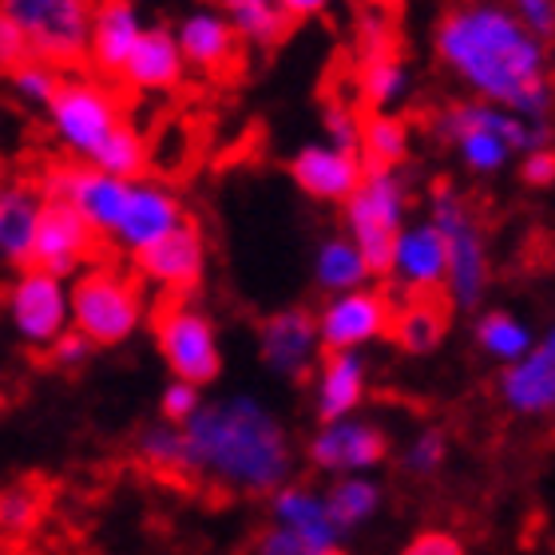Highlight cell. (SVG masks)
Wrapping results in <instances>:
<instances>
[{"mask_svg":"<svg viewBox=\"0 0 555 555\" xmlns=\"http://www.w3.org/2000/svg\"><path fill=\"white\" fill-rule=\"evenodd\" d=\"M433 48L444 72L473 100L512 116L547 124L552 112V56L547 40L528 28L504 0H456L440 12Z\"/></svg>","mask_w":555,"mask_h":555,"instance_id":"cell-1","label":"cell"},{"mask_svg":"<svg viewBox=\"0 0 555 555\" xmlns=\"http://www.w3.org/2000/svg\"><path fill=\"white\" fill-rule=\"evenodd\" d=\"M286 428L255 397L203 401L179 425V480L215 485L222 492H278L289 480Z\"/></svg>","mask_w":555,"mask_h":555,"instance_id":"cell-2","label":"cell"},{"mask_svg":"<svg viewBox=\"0 0 555 555\" xmlns=\"http://www.w3.org/2000/svg\"><path fill=\"white\" fill-rule=\"evenodd\" d=\"M433 135L456 147V159L473 175H496L512 163V155L552 147V128L532 124L504 112V107L480 104V100H456L433 116Z\"/></svg>","mask_w":555,"mask_h":555,"instance_id":"cell-3","label":"cell"},{"mask_svg":"<svg viewBox=\"0 0 555 555\" xmlns=\"http://www.w3.org/2000/svg\"><path fill=\"white\" fill-rule=\"evenodd\" d=\"M44 112L60 147L88 167L100 159V151L112 143V135L128 124V112H124L116 88L95 80V76H76V72L60 76Z\"/></svg>","mask_w":555,"mask_h":555,"instance_id":"cell-4","label":"cell"},{"mask_svg":"<svg viewBox=\"0 0 555 555\" xmlns=\"http://www.w3.org/2000/svg\"><path fill=\"white\" fill-rule=\"evenodd\" d=\"M428 222L444 238V289H440V298L456 310H473L488 289V243L468 198L452 183H437L428 191Z\"/></svg>","mask_w":555,"mask_h":555,"instance_id":"cell-5","label":"cell"},{"mask_svg":"<svg viewBox=\"0 0 555 555\" xmlns=\"http://www.w3.org/2000/svg\"><path fill=\"white\" fill-rule=\"evenodd\" d=\"M341 207H346V238L358 246L370 274L385 278L393 238L409 219V179L401 167H365L358 191Z\"/></svg>","mask_w":555,"mask_h":555,"instance_id":"cell-6","label":"cell"},{"mask_svg":"<svg viewBox=\"0 0 555 555\" xmlns=\"http://www.w3.org/2000/svg\"><path fill=\"white\" fill-rule=\"evenodd\" d=\"M143 286L116 267H88L76 274V286L68 294L72 330L88 346H119L143 322Z\"/></svg>","mask_w":555,"mask_h":555,"instance_id":"cell-7","label":"cell"},{"mask_svg":"<svg viewBox=\"0 0 555 555\" xmlns=\"http://www.w3.org/2000/svg\"><path fill=\"white\" fill-rule=\"evenodd\" d=\"M95 0H0V12L16 21L33 60L56 72L83 64V40Z\"/></svg>","mask_w":555,"mask_h":555,"instance_id":"cell-8","label":"cell"},{"mask_svg":"<svg viewBox=\"0 0 555 555\" xmlns=\"http://www.w3.org/2000/svg\"><path fill=\"white\" fill-rule=\"evenodd\" d=\"M155 346H159L163 361L171 365L175 382L203 389L222 373V349L215 322L186 298H167L159 306V313H155Z\"/></svg>","mask_w":555,"mask_h":555,"instance_id":"cell-9","label":"cell"},{"mask_svg":"<svg viewBox=\"0 0 555 555\" xmlns=\"http://www.w3.org/2000/svg\"><path fill=\"white\" fill-rule=\"evenodd\" d=\"M40 195H44L48 203H60V207L76 210V215L100 234V243H104V238L116 234L119 219H124L131 183L128 179H116V175L95 171L88 163L64 159V163H52L44 171Z\"/></svg>","mask_w":555,"mask_h":555,"instance_id":"cell-10","label":"cell"},{"mask_svg":"<svg viewBox=\"0 0 555 555\" xmlns=\"http://www.w3.org/2000/svg\"><path fill=\"white\" fill-rule=\"evenodd\" d=\"M393 313L397 306L385 289L361 286L349 289V294H334L322 306V313L313 318L318 346L325 353H361V346H370V341L389 334Z\"/></svg>","mask_w":555,"mask_h":555,"instance_id":"cell-11","label":"cell"},{"mask_svg":"<svg viewBox=\"0 0 555 555\" xmlns=\"http://www.w3.org/2000/svg\"><path fill=\"white\" fill-rule=\"evenodd\" d=\"M95 255H100V234L76 210L44 198V210H40V222H36V234H33L28 267L44 270V274L64 282V278L92 267Z\"/></svg>","mask_w":555,"mask_h":555,"instance_id":"cell-12","label":"cell"},{"mask_svg":"<svg viewBox=\"0 0 555 555\" xmlns=\"http://www.w3.org/2000/svg\"><path fill=\"white\" fill-rule=\"evenodd\" d=\"M9 318L12 330L28 341V346L48 349L64 330H68V289L64 282L44 270H21L16 282L9 286Z\"/></svg>","mask_w":555,"mask_h":555,"instance_id":"cell-13","label":"cell"},{"mask_svg":"<svg viewBox=\"0 0 555 555\" xmlns=\"http://www.w3.org/2000/svg\"><path fill=\"white\" fill-rule=\"evenodd\" d=\"M385 456H389V437L370 421H358V416L330 421L310 440V461L322 473L334 476H365Z\"/></svg>","mask_w":555,"mask_h":555,"instance_id":"cell-14","label":"cell"},{"mask_svg":"<svg viewBox=\"0 0 555 555\" xmlns=\"http://www.w3.org/2000/svg\"><path fill=\"white\" fill-rule=\"evenodd\" d=\"M135 270L147 278V282H155L163 294L186 298V294L203 282V270H207V243H203V231H198L191 219L179 222L167 238H159V243L147 246V250H139Z\"/></svg>","mask_w":555,"mask_h":555,"instance_id":"cell-15","label":"cell"},{"mask_svg":"<svg viewBox=\"0 0 555 555\" xmlns=\"http://www.w3.org/2000/svg\"><path fill=\"white\" fill-rule=\"evenodd\" d=\"M405 298H440L444 289V238L433 222H405L389 250V270Z\"/></svg>","mask_w":555,"mask_h":555,"instance_id":"cell-16","label":"cell"},{"mask_svg":"<svg viewBox=\"0 0 555 555\" xmlns=\"http://www.w3.org/2000/svg\"><path fill=\"white\" fill-rule=\"evenodd\" d=\"M139 33H143V16L131 0H95L92 21H88V40H83V64L95 80H119Z\"/></svg>","mask_w":555,"mask_h":555,"instance_id":"cell-17","label":"cell"},{"mask_svg":"<svg viewBox=\"0 0 555 555\" xmlns=\"http://www.w3.org/2000/svg\"><path fill=\"white\" fill-rule=\"evenodd\" d=\"M171 33L186 72L195 68L203 76H231L238 68V60H243V44L231 33V24L222 21L219 9L186 12L183 21H179V28H171Z\"/></svg>","mask_w":555,"mask_h":555,"instance_id":"cell-18","label":"cell"},{"mask_svg":"<svg viewBox=\"0 0 555 555\" xmlns=\"http://www.w3.org/2000/svg\"><path fill=\"white\" fill-rule=\"evenodd\" d=\"M179 222H186V215H183V203L175 198V191H167L163 183L135 179L128 195V207H124V219H119L112 238L135 258L139 250H147V246H155L159 238H167Z\"/></svg>","mask_w":555,"mask_h":555,"instance_id":"cell-19","label":"cell"},{"mask_svg":"<svg viewBox=\"0 0 555 555\" xmlns=\"http://www.w3.org/2000/svg\"><path fill=\"white\" fill-rule=\"evenodd\" d=\"M183 80H186V64L179 56L175 33L167 24H143V33H139L135 48H131V56L116 83H124L135 95H163V92H175Z\"/></svg>","mask_w":555,"mask_h":555,"instance_id":"cell-20","label":"cell"},{"mask_svg":"<svg viewBox=\"0 0 555 555\" xmlns=\"http://www.w3.org/2000/svg\"><path fill=\"white\" fill-rule=\"evenodd\" d=\"M365 163L349 151H337L330 143H306V147L289 159V179L298 183L301 195H310L313 203H346L358 191Z\"/></svg>","mask_w":555,"mask_h":555,"instance_id":"cell-21","label":"cell"},{"mask_svg":"<svg viewBox=\"0 0 555 555\" xmlns=\"http://www.w3.org/2000/svg\"><path fill=\"white\" fill-rule=\"evenodd\" d=\"M500 401L520 416H544L555 405V341H535L520 361L500 373Z\"/></svg>","mask_w":555,"mask_h":555,"instance_id":"cell-22","label":"cell"},{"mask_svg":"<svg viewBox=\"0 0 555 555\" xmlns=\"http://www.w3.org/2000/svg\"><path fill=\"white\" fill-rule=\"evenodd\" d=\"M262 346V361L278 377H301L318 358V325H313L310 310H278L262 322L258 334Z\"/></svg>","mask_w":555,"mask_h":555,"instance_id":"cell-23","label":"cell"},{"mask_svg":"<svg viewBox=\"0 0 555 555\" xmlns=\"http://www.w3.org/2000/svg\"><path fill=\"white\" fill-rule=\"evenodd\" d=\"M365 385H370V373H365L361 353H325V361L318 365V377H313V413H318V421L330 425V421L353 416V409L365 401Z\"/></svg>","mask_w":555,"mask_h":555,"instance_id":"cell-24","label":"cell"},{"mask_svg":"<svg viewBox=\"0 0 555 555\" xmlns=\"http://www.w3.org/2000/svg\"><path fill=\"white\" fill-rule=\"evenodd\" d=\"M44 195L33 183H0V262L28 270Z\"/></svg>","mask_w":555,"mask_h":555,"instance_id":"cell-25","label":"cell"},{"mask_svg":"<svg viewBox=\"0 0 555 555\" xmlns=\"http://www.w3.org/2000/svg\"><path fill=\"white\" fill-rule=\"evenodd\" d=\"M274 528L301 535L318 547H341V528L330 516L322 492H313L310 485H282L274 492Z\"/></svg>","mask_w":555,"mask_h":555,"instance_id":"cell-26","label":"cell"},{"mask_svg":"<svg viewBox=\"0 0 555 555\" xmlns=\"http://www.w3.org/2000/svg\"><path fill=\"white\" fill-rule=\"evenodd\" d=\"M219 12L222 21L231 24V33L238 36V44L258 48V52L286 44L294 33V21L282 12L278 0H219Z\"/></svg>","mask_w":555,"mask_h":555,"instance_id":"cell-27","label":"cell"},{"mask_svg":"<svg viewBox=\"0 0 555 555\" xmlns=\"http://www.w3.org/2000/svg\"><path fill=\"white\" fill-rule=\"evenodd\" d=\"M358 88L370 116H397V107L405 104L409 92H413V72L397 52L358 60Z\"/></svg>","mask_w":555,"mask_h":555,"instance_id":"cell-28","label":"cell"},{"mask_svg":"<svg viewBox=\"0 0 555 555\" xmlns=\"http://www.w3.org/2000/svg\"><path fill=\"white\" fill-rule=\"evenodd\" d=\"M449 330V301L444 298H409L401 310L393 313L389 334L397 337V346L409 353H428L437 349V341Z\"/></svg>","mask_w":555,"mask_h":555,"instance_id":"cell-29","label":"cell"},{"mask_svg":"<svg viewBox=\"0 0 555 555\" xmlns=\"http://www.w3.org/2000/svg\"><path fill=\"white\" fill-rule=\"evenodd\" d=\"M313 278L325 294H349V289L370 286L373 274L349 238H325L313 255Z\"/></svg>","mask_w":555,"mask_h":555,"instance_id":"cell-30","label":"cell"},{"mask_svg":"<svg viewBox=\"0 0 555 555\" xmlns=\"http://www.w3.org/2000/svg\"><path fill=\"white\" fill-rule=\"evenodd\" d=\"M413 147L409 119L401 116H365L361 119V163L365 167H401Z\"/></svg>","mask_w":555,"mask_h":555,"instance_id":"cell-31","label":"cell"},{"mask_svg":"<svg viewBox=\"0 0 555 555\" xmlns=\"http://www.w3.org/2000/svg\"><path fill=\"white\" fill-rule=\"evenodd\" d=\"M476 346L485 349L488 358L504 361V365H512V361H520L528 349L535 346L532 330L516 318V313L508 310H492L485 313L480 322H476Z\"/></svg>","mask_w":555,"mask_h":555,"instance_id":"cell-32","label":"cell"},{"mask_svg":"<svg viewBox=\"0 0 555 555\" xmlns=\"http://www.w3.org/2000/svg\"><path fill=\"white\" fill-rule=\"evenodd\" d=\"M325 504H330V516H334V524L341 528V535H346L349 528H361L373 512L382 508V488L373 485L370 476H341V480L330 488Z\"/></svg>","mask_w":555,"mask_h":555,"instance_id":"cell-33","label":"cell"},{"mask_svg":"<svg viewBox=\"0 0 555 555\" xmlns=\"http://www.w3.org/2000/svg\"><path fill=\"white\" fill-rule=\"evenodd\" d=\"M139 461L155 468L159 476L179 480V428L175 425H151L139 437Z\"/></svg>","mask_w":555,"mask_h":555,"instance_id":"cell-34","label":"cell"},{"mask_svg":"<svg viewBox=\"0 0 555 555\" xmlns=\"http://www.w3.org/2000/svg\"><path fill=\"white\" fill-rule=\"evenodd\" d=\"M361 112L346 100H330L322 112V124H325V143L337 151H349V155H358L361 159Z\"/></svg>","mask_w":555,"mask_h":555,"instance_id":"cell-35","label":"cell"},{"mask_svg":"<svg viewBox=\"0 0 555 555\" xmlns=\"http://www.w3.org/2000/svg\"><path fill=\"white\" fill-rule=\"evenodd\" d=\"M60 76H68V72L48 68V64H40V60H24L21 68L9 72L12 92L21 95L24 104H33V107H48V100H52V92H56Z\"/></svg>","mask_w":555,"mask_h":555,"instance_id":"cell-36","label":"cell"},{"mask_svg":"<svg viewBox=\"0 0 555 555\" xmlns=\"http://www.w3.org/2000/svg\"><path fill=\"white\" fill-rule=\"evenodd\" d=\"M243 555H341V547H318L286 528H262V532L243 547Z\"/></svg>","mask_w":555,"mask_h":555,"instance_id":"cell-37","label":"cell"},{"mask_svg":"<svg viewBox=\"0 0 555 555\" xmlns=\"http://www.w3.org/2000/svg\"><path fill=\"white\" fill-rule=\"evenodd\" d=\"M40 520V492L33 488H4L0 492V532H24Z\"/></svg>","mask_w":555,"mask_h":555,"instance_id":"cell-38","label":"cell"},{"mask_svg":"<svg viewBox=\"0 0 555 555\" xmlns=\"http://www.w3.org/2000/svg\"><path fill=\"white\" fill-rule=\"evenodd\" d=\"M449 461V437L440 428H425L405 452V473L409 476H433L440 464Z\"/></svg>","mask_w":555,"mask_h":555,"instance_id":"cell-39","label":"cell"},{"mask_svg":"<svg viewBox=\"0 0 555 555\" xmlns=\"http://www.w3.org/2000/svg\"><path fill=\"white\" fill-rule=\"evenodd\" d=\"M385 52H397L393 21H389V16H382V12H361V21H358V60L385 56Z\"/></svg>","mask_w":555,"mask_h":555,"instance_id":"cell-40","label":"cell"},{"mask_svg":"<svg viewBox=\"0 0 555 555\" xmlns=\"http://www.w3.org/2000/svg\"><path fill=\"white\" fill-rule=\"evenodd\" d=\"M198 405H203V397H198L195 385H183V382L167 385V393H163V425H175V428L186 425L198 413Z\"/></svg>","mask_w":555,"mask_h":555,"instance_id":"cell-41","label":"cell"},{"mask_svg":"<svg viewBox=\"0 0 555 555\" xmlns=\"http://www.w3.org/2000/svg\"><path fill=\"white\" fill-rule=\"evenodd\" d=\"M516 16H520L528 28H532L540 40H547L552 44L555 36V0H504Z\"/></svg>","mask_w":555,"mask_h":555,"instance_id":"cell-42","label":"cell"},{"mask_svg":"<svg viewBox=\"0 0 555 555\" xmlns=\"http://www.w3.org/2000/svg\"><path fill=\"white\" fill-rule=\"evenodd\" d=\"M24 60H33V48H28L21 28H16V21H9V16L0 12V72L9 76V72L21 68Z\"/></svg>","mask_w":555,"mask_h":555,"instance_id":"cell-43","label":"cell"},{"mask_svg":"<svg viewBox=\"0 0 555 555\" xmlns=\"http://www.w3.org/2000/svg\"><path fill=\"white\" fill-rule=\"evenodd\" d=\"M520 179L528 186H535V191L552 186V179H555V155H552V147H540V151H528V155H520Z\"/></svg>","mask_w":555,"mask_h":555,"instance_id":"cell-44","label":"cell"},{"mask_svg":"<svg viewBox=\"0 0 555 555\" xmlns=\"http://www.w3.org/2000/svg\"><path fill=\"white\" fill-rule=\"evenodd\" d=\"M88 353H92V346H88L76 330H64V334L48 346V358L56 361V365H64V370H76V365H83V361H88Z\"/></svg>","mask_w":555,"mask_h":555,"instance_id":"cell-45","label":"cell"},{"mask_svg":"<svg viewBox=\"0 0 555 555\" xmlns=\"http://www.w3.org/2000/svg\"><path fill=\"white\" fill-rule=\"evenodd\" d=\"M401 555H464V544L452 532H425L416 535Z\"/></svg>","mask_w":555,"mask_h":555,"instance_id":"cell-46","label":"cell"},{"mask_svg":"<svg viewBox=\"0 0 555 555\" xmlns=\"http://www.w3.org/2000/svg\"><path fill=\"white\" fill-rule=\"evenodd\" d=\"M278 4H282V12H286L289 21L301 24V21H318V16H325L337 0H278Z\"/></svg>","mask_w":555,"mask_h":555,"instance_id":"cell-47","label":"cell"},{"mask_svg":"<svg viewBox=\"0 0 555 555\" xmlns=\"http://www.w3.org/2000/svg\"><path fill=\"white\" fill-rule=\"evenodd\" d=\"M401 4H405V0H361V9H365V12H382V16L397 12Z\"/></svg>","mask_w":555,"mask_h":555,"instance_id":"cell-48","label":"cell"},{"mask_svg":"<svg viewBox=\"0 0 555 555\" xmlns=\"http://www.w3.org/2000/svg\"><path fill=\"white\" fill-rule=\"evenodd\" d=\"M131 4H135V0H131Z\"/></svg>","mask_w":555,"mask_h":555,"instance_id":"cell-49","label":"cell"}]
</instances>
